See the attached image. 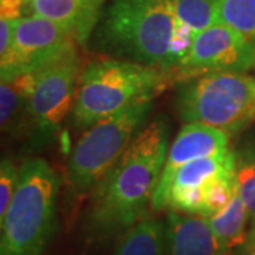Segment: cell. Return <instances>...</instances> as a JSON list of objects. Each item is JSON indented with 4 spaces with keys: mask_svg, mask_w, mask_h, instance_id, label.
Masks as SVG:
<instances>
[{
    "mask_svg": "<svg viewBox=\"0 0 255 255\" xmlns=\"http://www.w3.org/2000/svg\"><path fill=\"white\" fill-rule=\"evenodd\" d=\"M169 137L170 125L163 117L139 130L125 153L92 190L87 214L90 237H122L145 219L162 176Z\"/></svg>",
    "mask_w": 255,
    "mask_h": 255,
    "instance_id": "6da1fadb",
    "label": "cell"
},
{
    "mask_svg": "<svg viewBox=\"0 0 255 255\" xmlns=\"http://www.w3.org/2000/svg\"><path fill=\"white\" fill-rule=\"evenodd\" d=\"M95 38L112 57L173 75L196 37L177 20L170 0H111Z\"/></svg>",
    "mask_w": 255,
    "mask_h": 255,
    "instance_id": "7a4b0ae2",
    "label": "cell"
},
{
    "mask_svg": "<svg viewBox=\"0 0 255 255\" xmlns=\"http://www.w3.org/2000/svg\"><path fill=\"white\" fill-rule=\"evenodd\" d=\"M170 82V74L135 61L117 57L94 60L80 75L71 111L73 124L88 129L137 102L153 101Z\"/></svg>",
    "mask_w": 255,
    "mask_h": 255,
    "instance_id": "3957f363",
    "label": "cell"
},
{
    "mask_svg": "<svg viewBox=\"0 0 255 255\" xmlns=\"http://www.w3.org/2000/svg\"><path fill=\"white\" fill-rule=\"evenodd\" d=\"M60 186V176L44 159L23 162L14 197L0 221V255H43L57 224Z\"/></svg>",
    "mask_w": 255,
    "mask_h": 255,
    "instance_id": "277c9868",
    "label": "cell"
},
{
    "mask_svg": "<svg viewBox=\"0 0 255 255\" xmlns=\"http://www.w3.org/2000/svg\"><path fill=\"white\" fill-rule=\"evenodd\" d=\"M179 117L231 135L255 121V78L248 74H211L179 82Z\"/></svg>",
    "mask_w": 255,
    "mask_h": 255,
    "instance_id": "5b68a950",
    "label": "cell"
},
{
    "mask_svg": "<svg viewBox=\"0 0 255 255\" xmlns=\"http://www.w3.org/2000/svg\"><path fill=\"white\" fill-rule=\"evenodd\" d=\"M152 107V101L137 102L82 133L67 162L65 180L73 196L92 193L139 133Z\"/></svg>",
    "mask_w": 255,
    "mask_h": 255,
    "instance_id": "8992f818",
    "label": "cell"
},
{
    "mask_svg": "<svg viewBox=\"0 0 255 255\" xmlns=\"http://www.w3.org/2000/svg\"><path fill=\"white\" fill-rule=\"evenodd\" d=\"M81 75V61L71 48L36 73L14 80L27 97L30 143L36 149L54 142L63 121L71 114Z\"/></svg>",
    "mask_w": 255,
    "mask_h": 255,
    "instance_id": "52a82bcc",
    "label": "cell"
},
{
    "mask_svg": "<svg viewBox=\"0 0 255 255\" xmlns=\"http://www.w3.org/2000/svg\"><path fill=\"white\" fill-rule=\"evenodd\" d=\"M255 67V44L224 23L197 34L173 71V82L211 74H247Z\"/></svg>",
    "mask_w": 255,
    "mask_h": 255,
    "instance_id": "ba28073f",
    "label": "cell"
},
{
    "mask_svg": "<svg viewBox=\"0 0 255 255\" xmlns=\"http://www.w3.org/2000/svg\"><path fill=\"white\" fill-rule=\"evenodd\" d=\"M74 37L57 23L31 14L21 17L7 53L0 55L1 82H11L18 77L36 73L71 48Z\"/></svg>",
    "mask_w": 255,
    "mask_h": 255,
    "instance_id": "9c48e42d",
    "label": "cell"
},
{
    "mask_svg": "<svg viewBox=\"0 0 255 255\" xmlns=\"http://www.w3.org/2000/svg\"><path fill=\"white\" fill-rule=\"evenodd\" d=\"M228 143L230 135L217 128L194 122L183 125L176 139L169 146L162 176L153 194L150 210L160 211L164 209L166 194L170 182L182 166L197 159L226 153L230 150Z\"/></svg>",
    "mask_w": 255,
    "mask_h": 255,
    "instance_id": "30bf717a",
    "label": "cell"
},
{
    "mask_svg": "<svg viewBox=\"0 0 255 255\" xmlns=\"http://www.w3.org/2000/svg\"><path fill=\"white\" fill-rule=\"evenodd\" d=\"M236 164V150L193 160L173 176L166 194L164 209L199 216L203 191L216 176Z\"/></svg>",
    "mask_w": 255,
    "mask_h": 255,
    "instance_id": "8fae6325",
    "label": "cell"
},
{
    "mask_svg": "<svg viewBox=\"0 0 255 255\" xmlns=\"http://www.w3.org/2000/svg\"><path fill=\"white\" fill-rule=\"evenodd\" d=\"M163 255H221L209 220L167 210Z\"/></svg>",
    "mask_w": 255,
    "mask_h": 255,
    "instance_id": "7c38bea8",
    "label": "cell"
},
{
    "mask_svg": "<svg viewBox=\"0 0 255 255\" xmlns=\"http://www.w3.org/2000/svg\"><path fill=\"white\" fill-rule=\"evenodd\" d=\"M105 0H30V11L57 23L84 44L100 20Z\"/></svg>",
    "mask_w": 255,
    "mask_h": 255,
    "instance_id": "4fadbf2b",
    "label": "cell"
},
{
    "mask_svg": "<svg viewBox=\"0 0 255 255\" xmlns=\"http://www.w3.org/2000/svg\"><path fill=\"white\" fill-rule=\"evenodd\" d=\"M250 219L251 214L238 191L226 209L207 219L223 254L234 253L246 244L248 238L247 224Z\"/></svg>",
    "mask_w": 255,
    "mask_h": 255,
    "instance_id": "5bb4252c",
    "label": "cell"
},
{
    "mask_svg": "<svg viewBox=\"0 0 255 255\" xmlns=\"http://www.w3.org/2000/svg\"><path fill=\"white\" fill-rule=\"evenodd\" d=\"M164 228L162 220L142 219L121 237L112 255H163Z\"/></svg>",
    "mask_w": 255,
    "mask_h": 255,
    "instance_id": "9a60e30c",
    "label": "cell"
},
{
    "mask_svg": "<svg viewBox=\"0 0 255 255\" xmlns=\"http://www.w3.org/2000/svg\"><path fill=\"white\" fill-rule=\"evenodd\" d=\"M177 20L196 37L221 23L220 0H170Z\"/></svg>",
    "mask_w": 255,
    "mask_h": 255,
    "instance_id": "2e32d148",
    "label": "cell"
},
{
    "mask_svg": "<svg viewBox=\"0 0 255 255\" xmlns=\"http://www.w3.org/2000/svg\"><path fill=\"white\" fill-rule=\"evenodd\" d=\"M0 124L7 135H17L27 125V97L14 81L0 85Z\"/></svg>",
    "mask_w": 255,
    "mask_h": 255,
    "instance_id": "e0dca14e",
    "label": "cell"
},
{
    "mask_svg": "<svg viewBox=\"0 0 255 255\" xmlns=\"http://www.w3.org/2000/svg\"><path fill=\"white\" fill-rule=\"evenodd\" d=\"M220 18L255 44V0H220Z\"/></svg>",
    "mask_w": 255,
    "mask_h": 255,
    "instance_id": "ac0fdd59",
    "label": "cell"
},
{
    "mask_svg": "<svg viewBox=\"0 0 255 255\" xmlns=\"http://www.w3.org/2000/svg\"><path fill=\"white\" fill-rule=\"evenodd\" d=\"M236 184L253 219L255 216V152L250 147L236 150Z\"/></svg>",
    "mask_w": 255,
    "mask_h": 255,
    "instance_id": "d6986e66",
    "label": "cell"
},
{
    "mask_svg": "<svg viewBox=\"0 0 255 255\" xmlns=\"http://www.w3.org/2000/svg\"><path fill=\"white\" fill-rule=\"evenodd\" d=\"M20 167L10 159H1L0 164V221L4 219L17 189Z\"/></svg>",
    "mask_w": 255,
    "mask_h": 255,
    "instance_id": "ffe728a7",
    "label": "cell"
},
{
    "mask_svg": "<svg viewBox=\"0 0 255 255\" xmlns=\"http://www.w3.org/2000/svg\"><path fill=\"white\" fill-rule=\"evenodd\" d=\"M20 18H0V55L6 54L13 43Z\"/></svg>",
    "mask_w": 255,
    "mask_h": 255,
    "instance_id": "44dd1931",
    "label": "cell"
},
{
    "mask_svg": "<svg viewBox=\"0 0 255 255\" xmlns=\"http://www.w3.org/2000/svg\"><path fill=\"white\" fill-rule=\"evenodd\" d=\"M30 0H0L1 18H21Z\"/></svg>",
    "mask_w": 255,
    "mask_h": 255,
    "instance_id": "7402d4cb",
    "label": "cell"
},
{
    "mask_svg": "<svg viewBox=\"0 0 255 255\" xmlns=\"http://www.w3.org/2000/svg\"><path fill=\"white\" fill-rule=\"evenodd\" d=\"M236 253H237V255H255V238H247L246 244L240 247Z\"/></svg>",
    "mask_w": 255,
    "mask_h": 255,
    "instance_id": "603a6c76",
    "label": "cell"
},
{
    "mask_svg": "<svg viewBox=\"0 0 255 255\" xmlns=\"http://www.w3.org/2000/svg\"><path fill=\"white\" fill-rule=\"evenodd\" d=\"M251 220H253V221H251V228H250V231H248V237L255 238V216Z\"/></svg>",
    "mask_w": 255,
    "mask_h": 255,
    "instance_id": "cb8c5ba5",
    "label": "cell"
},
{
    "mask_svg": "<svg viewBox=\"0 0 255 255\" xmlns=\"http://www.w3.org/2000/svg\"><path fill=\"white\" fill-rule=\"evenodd\" d=\"M221 255H237V253L234 251V253H226V254H221Z\"/></svg>",
    "mask_w": 255,
    "mask_h": 255,
    "instance_id": "d4e9b609",
    "label": "cell"
},
{
    "mask_svg": "<svg viewBox=\"0 0 255 255\" xmlns=\"http://www.w3.org/2000/svg\"><path fill=\"white\" fill-rule=\"evenodd\" d=\"M254 68H255V67H254ZM254 78H255V77H254Z\"/></svg>",
    "mask_w": 255,
    "mask_h": 255,
    "instance_id": "484cf974",
    "label": "cell"
}]
</instances>
